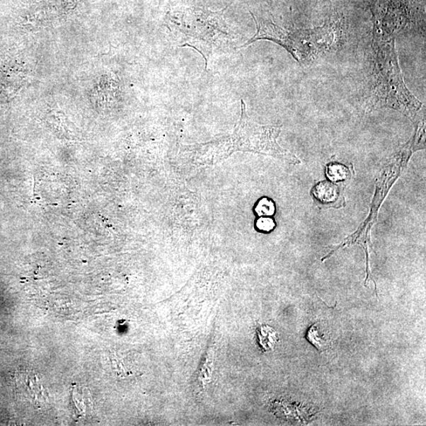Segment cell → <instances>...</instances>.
Returning <instances> with one entry per match:
<instances>
[{
    "instance_id": "obj_1",
    "label": "cell",
    "mask_w": 426,
    "mask_h": 426,
    "mask_svg": "<svg viewBox=\"0 0 426 426\" xmlns=\"http://www.w3.org/2000/svg\"><path fill=\"white\" fill-rule=\"evenodd\" d=\"M281 130V127L259 125L251 120L242 100L241 116L231 134L205 143L182 146L180 155L197 166L221 163L236 152L262 154L293 164L300 163L297 156L279 145L277 139Z\"/></svg>"
},
{
    "instance_id": "obj_2",
    "label": "cell",
    "mask_w": 426,
    "mask_h": 426,
    "mask_svg": "<svg viewBox=\"0 0 426 426\" xmlns=\"http://www.w3.org/2000/svg\"><path fill=\"white\" fill-rule=\"evenodd\" d=\"M229 6L216 12L198 6H180L168 13L169 30L180 47H192L202 54L205 69L213 54L225 52L234 42L224 17Z\"/></svg>"
},
{
    "instance_id": "obj_3",
    "label": "cell",
    "mask_w": 426,
    "mask_h": 426,
    "mask_svg": "<svg viewBox=\"0 0 426 426\" xmlns=\"http://www.w3.org/2000/svg\"><path fill=\"white\" fill-rule=\"evenodd\" d=\"M395 40L391 38L378 47L371 89L372 105L393 108L413 119L422 104L404 84Z\"/></svg>"
},
{
    "instance_id": "obj_4",
    "label": "cell",
    "mask_w": 426,
    "mask_h": 426,
    "mask_svg": "<svg viewBox=\"0 0 426 426\" xmlns=\"http://www.w3.org/2000/svg\"><path fill=\"white\" fill-rule=\"evenodd\" d=\"M251 13L255 21L257 33L240 49L260 40H270L284 47L301 64L333 47L336 30L331 24L313 29L287 30L270 21L257 18Z\"/></svg>"
},
{
    "instance_id": "obj_5",
    "label": "cell",
    "mask_w": 426,
    "mask_h": 426,
    "mask_svg": "<svg viewBox=\"0 0 426 426\" xmlns=\"http://www.w3.org/2000/svg\"><path fill=\"white\" fill-rule=\"evenodd\" d=\"M16 387L18 393L37 409H41L49 403V394L41 384L36 374L30 370L20 371L16 374Z\"/></svg>"
},
{
    "instance_id": "obj_6",
    "label": "cell",
    "mask_w": 426,
    "mask_h": 426,
    "mask_svg": "<svg viewBox=\"0 0 426 426\" xmlns=\"http://www.w3.org/2000/svg\"><path fill=\"white\" fill-rule=\"evenodd\" d=\"M313 196L319 205L324 207H333L341 204V192L335 184L324 181L315 185Z\"/></svg>"
},
{
    "instance_id": "obj_7",
    "label": "cell",
    "mask_w": 426,
    "mask_h": 426,
    "mask_svg": "<svg viewBox=\"0 0 426 426\" xmlns=\"http://www.w3.org/2000/svg\"><path fill=\"white\" fill-rule=\"evenodd\" d=\"M306 339L321 352H325L332 346L331 333L321 322H316L308 330Z\"/></svg>"
},
{
    "instance_id": "obj_8",
    "label": "cell",
    "mask_w": 426,
    "mask_h": 426,
    "mask_svg": "<svg viewBox=\"0 0 426 426\" xmlns=\"http://www.w3.org/2000/svg\"><path fill=\"white\" fill-rule=\"evenodd\" d=\"M258 335L260 345L263 347L265 352H269V350H272L278 340L277 332L272 328L267 326L258 328Z\"/></svg>"
},
{
    "instance_id": "obj_9",
    "label": "cell",
    "mask_w": 426,
    "mask_h": 426,
    "mask_svg": "<svg viewBox=\"0 0 426 426\" xmlns=\"http://www.w3.org/2000/svg\"><path fill=\"white\" fill-rule=\"evenodd\" d=\"M327 175L330 180L339 183L347 180L350 171L345 165L333 163L328 165Z\"/></svg>"
},
{
    "instance_id": "obj_10",
    "label": "cell",
    "mask_w": 426,
    "mask_h": 426,
    "mask_svg": "<svg viewBox=\"0 0 426 426\" xmlns=\"http://www.w3.org/2000/svg\"><path fill=\"white\" fill-rule=\"evenodd\" d=\"M213 355H214V352H212V349H209V353L206 355L203 365L200 369V372L198 374V381L203 387L209 384L211 380Z\"/></svg>"
},
{
    "instance_id": "obj_11",
    "label": "cell",
    "mask_w": 426,
    "mask_h": 426,
    "mask_svg": "<svg viewBox=\"0 0 426 426\" xmlns=\"http://www.w3.org/2000/svg\"><path fill=\"white\" fill-rule=\"evenodd\" d=\"M256 211L260 216H271L274 214L275 205L272 201L263 199L258 204Z\"/></svg>"
},
{
    "instance_id": "obj_12",
    "label": "cell",
    "mask_w": 426,
    "mask_h": 426,
    "mask_svg": "<svg viewBox=\"0 0 426 426\" xmlns=\"http://www.w3.org/2000/svg\"><path fill=\"white\" fill-rule=\"evenodd\" d=\"M257 226L260 230L270 231L275 228V223L272 219L260 218L257 222Z\"/></svg>"
}]
</instances>
